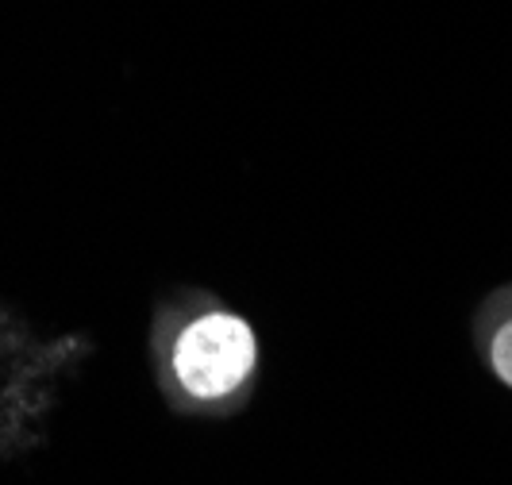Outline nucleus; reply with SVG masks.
Segmentation results:
<instances>
[{
	"label": "nucleus",
	"instance_id": "obj_2",
	"mask_svg": "<svg viewBox=\"0 0 512 485\" xmlns=\"http://www.w3.org/2000/svg\"><path fill=\"white\" fill-rule=\"evenodd\" d=\"M474 339H478V351H482L489 374L512 389V285L497 289L493 297L482 301Z\"/></svg>",
	"mask_w": 512,
	"mask_h": 485
},
{
	"label": "nucleus",
	"instance_id": "obj_1",
	"mask_svg": "<svg viewBox=\"0 0 512 485\" xmlns=\"http://www.w3.org/2000/svg\"><path fill=\"white\" fill-rule=\"evenodd\" d=\"M255 332L235 312H205L181 328L174 343V374L193 401H224L255 374Z\"/></svg>",
	"mask_w": 512,
	"mask_h": 485
}]
</instances>
